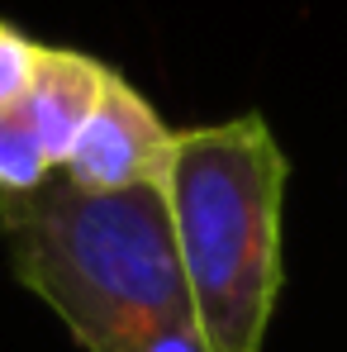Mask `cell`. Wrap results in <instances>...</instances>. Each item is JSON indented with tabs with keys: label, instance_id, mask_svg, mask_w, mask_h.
<instances>
[{
	"label": "cell",
	"instance_id": "3",
	"mask_svg": "<svg viewBox=\"0 0 347 352\" xmlns=\"http://www.w3.org/2000/svg\"><path fill=\"white\" fill-rule=\"evenodd\" d=\"M176 133L157 119V110L119 76L110 72L100 100L81 133L71 138L62 157V181L76 190H138V186H162L172 167Z\"/></svg>",
	"mask_w": 347,
	"mask_h": 352
},
{
	"label": "cell",
	"instance_id": "6",
	"mask_svg": "<svg viewBox=\"0 0 347 352\" xmlns=\"http://www.w3.org/2000/svg\"><path fill=\"white\" fill-rule=\"evenodd\" d=\"M38 53H43V43H34L14 24H0V110L24 100V91L38 72Z\"/></svg>",
	"mask_w": 347,
	"mask_h": 352
},
{
	"label": "cell",
	"instance_id": "5",
	"mask_svg": "<svg viewBox=\"0 0 347 352\" xmlns=\"http://www.w3.org/2000/svg\"><path fill=\"white\" fill-rule=\"evenodd\" d=\"M53 172H58V162L48 157V148L38 143L29 119L19 115V105L0 110V195L38 190L43 181H53Z\"/></svg>",
	"mask_w": 347,
	"mask_h": 352
},
{
	"label": "cell",
	"instance_id": "1",
	"mask_svg": "<svg viewBox=\"0 0 347 352\" xmlns=\"http://www.w3.org/2000/svg\"><path fill=\"white\" fill-rule=\"evenodd\" d=\"M0 229L14 276L86 352H119L153 329L195 324L162 186L96 195L43 181L0 195Z\"/></svg>",
	"mask_w": 347,
	"mask_h": 352
},
{
	"label": "cell",
	"instance_id": "7",
	"mask_svg": "<svg viewBox=\"0 0 347 352\" xmlns=\"http://www.w3.org/2000/svg\"><path fill=\"white\" fill-rule=\"evenodd\" d=\"M119 352H210V348H205L195 324H167V329H153V333L124 343Z\"/></svg>",
	"mask_w": 347,
	"mask_h": 352
},
{
	"label": "cell",
	"instance_id": "2",
	"mask_svg": "<svg viewBox=\"0 0 347 352\" xmlns=\"http://www.w3.org/2000/svg\"><path fill=\"white\" fill-rule=\"evenodd\" d=\"M162 190L205 348L262 352L281 295L286 157L276 133L257 115L186 129Z\"/></svg>",
	"mask_w": 347,
	"mask_h": 352
},
{
	"label": "cell",
	"instance_id": "4",
	"mask_svg": "<svg viewBox=\"0 0 347 352\" xmlns=\"http://www.w3.org/2000/svg\"><path fill=\"white\" fill-rule=\"evenodd\" d=\"M110 81V67L86 53H71V48H48L38 53V72L19 100V115L29 119V129L38 133V143L48 148V157L62 167L71 138L81 133V124L91 119L100 91Z\"/></svg>",
	"mask_w": 347,
	"mask_h": 352
}]
</instances>
